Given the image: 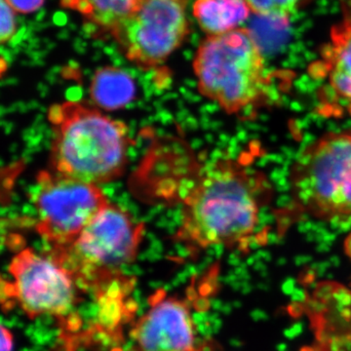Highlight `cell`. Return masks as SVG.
<instances>
[{
    "mask_svg": "<svg viewBox=\"0 0 351 351\" xmlns=\"http://www.w3.org/2000/svg\"><path fill=\"white\" fill-rule=\"evenodd\" d=\"M211 325L212 328H213L214 334H219L221 327H223V321H221V318H218V319L215 320L213 323H211Z\"/></svg>",
    "mask_w": 351,
    "mask_h": 351,
    "instance_id": "cell-28",
    "label": "cell"
},
{
    "mask_svg": "<svg viewBox=\"0 0 351 351\" xmlns=\"http://www.w3.org/2000/svg\"><path fill=\"white\" fill-rule=\"evenodd\" d=\"M276 351H285V350H289V346H288L287 343H278V345H277L276 346Z\"/></svg>",
    "mask_w": 351,
    "mask_h": 351,
    "instance_id": "cell-32",
    "label": "cell"
},
{
    "mask_svg": "<svg viewBox=\"0 0 351 351\" xmlns=\"http://www.w3.org/2000/svg\"><path fill=\"white\" fill-rule=\"evenodd\" d=\"M144 232V223L110 202L69 248L43 253L69 270L78 288L97 295L136 260Z\"/></svg>",
    "mask_w": 351,
    "mask_h": 351,
    "instance_id": "cell-5",
    "label": "cell"
},
{
    "mask_svg": "<svg viewBox=\"0 0 351 351\" xmlns=\"http://www.w3.org/2000/svg\"><path fill=\"white\" fill-rule=\"evenodd\" d=\"M250 12L246 0H195L193 4V15L208 36L237 29Z\"/></svg>",
    "mask_w": 351,
    "mask_h": 351,
    "instance_id": "cell-12",
    "label": "cell"
},
{
    "mask_svg": "<svg viewBox=\"0 0 351 351\" xmlns=\"http://www.w3.org/2000/svg\"><path fill=\"white\" fill-rule=\"evenodd\" d=\"M0 330H1V351H12V335L4 326H1Z\"/></svg>",
    "mask_w": 351,
    "mask_h": 351,
    "instance_id": "cell-21",
    "label": "cell"
},
{
    "mask_svg": "<svg viewBox=\"0 0 351 351\" xmlns=\"http://www.w3.org/2000/svg\"><path fill=\"white\" fill-rule=\"evenodd\" d=\"M66 325H68V328L71 331H77L80 326H82V319H80L77 313H71L69 315V319L66 320Z\"/></svg>",
    "mask_w": 351,
    "mask_h": 351,
    "instance_id": "cell-23",
    "label": "cell"
},
{
    "mask_svg": "<svg viewBox=\"0 0 351 351\" xmlns=\"http://www.w3.org/2000/svg\"><path fill=\"white\" fill-rule=\"evenodd\" d=\"M193 69L201 95L228 114L250 112L269 97L265 60L255 36L244 27L208 36L196 51Z\"/></svg>",
    "mask_w": 351,
    "mask_h": 351,
    "instance_id": "cell-3",
    "label": "cell"
},
{
    "mask_svg": "<svg viewBox=\"0 0 351 351\" xmlns=\"http://www.w3.org/2000/svg\"><path fill=\"white\" fill-rule=\"evenodd\" d=\"M309 71L314 78L326 82L321 94V112L351 117V17L332 27L319 61Z\"/></svg>",
    "mask_w": 351,
    "mask_h": 351,
    "instance_id": "cell-9",
    "label": "cell"
},
{
    "mask_svg": "<svg viewBox=\"0 0 351 351\" xmlns=\"http://www.w3.org/2000/svg\"><path fill=\"white\" fill-rule=\"evenodd\" d=\"M110 201L100 186L41 171L34 193L36 230L46 244L44 252L69 248Z\"/></svg>",
    "mask_w": 351,
    "mask_h": 351,
    "instance_id": "cell-6",
    "label": "cell"
},
{
    "mask_svg": "<svg viewBox=\"0 0 351 351\" xmlns=\"http://www.w3.org/2000/svg\"><path fill=\"white\" fill-rule=\"evenodd\" d=\"M221 313L225 314V315H230L232 313V306L230 304H225L221 308Z\"/></svg>",
    "mask_w": 351,
    "mask_h": 351,
    "instance_id": "cell-31",
    "label": "cell"
},
{
    "mask_svg": "<svg viewBox=\"0 0 351 351\" xmlns=\"http://www.w3.org/2000/svg\"><path fill=\"white\" fill-rule=\"evenodd\" d=\"M285 351H290V350H285Z\"/></svg>",
    "mask_w": 351,
    "mask_h": 351,
    "instance_id": "cell-36",
    "label": "cell"
},
{
    "mask_svg": "<svg viewBox=\"0 0 351 351\" xmlns=\"http://www.w3.org/2000/svg\"><path fill=\"white\" fill-rule=\"evenodd\" d=\"M188 0H141L110 32L129 61L142 68L164 63L189 32Z\"/></svg>",
    "mask_w": 351,
    "mask_h": 351,
    "instance_id": "cell-7",
    "label": "cell"
},
{
    "mask_svg": "<svg viewBox=\"0 0 351 351\" xmlns=\"http://www.w3.org/2000/svg\"><path fill=\"white\" fill-rule=\"evenodd\" d=\"M186 302L162 300L136 328L143 351H195V330Z\"/></svg>",
    "mask_w": 351,
    "mask_h": 351,
    "instance_id": "cell-10",
    "label": "cell"
},
{
    "mask_svg": "<svg viewBox=\"0 0 351 351\" xmlns=\"http://www.w3.org/2000/svg\"><path fill=\"white\" fill-rule=\"evenodd\" d=\"M233 306H234L235 308H240V307L242 306V304H241V302H233Z\"/></svg>",
    "mask_w": 351,
    "mask_h": 351,
    "instance_id": "cell-33",
    "label": "cell"
},
{
    "mask_svg": "<svg viewBox=\"0 0 351 351\" xmlns=\"http://www.w3.org/2000/svg\"><path fill=\"white\" fill-rule=\"evenodd\" d=\"M306 304V308L308 309L311 313H325V311H326L328 309L327 302L320 301V300L316 299V298L313 300H307Z\"/></svg>",
    "mask_w": 351,
    "mask_h": 351,
    "instance_id": "cell-20",
    "label": "cell"
},
{
    "mask_svg": "<svg viewBox=\"0 0 351 351\" xmlns=\"http://www.w3.org/2000/svg\"><path fill=\"white\" fill-rule=\"evenodd\" d=\"M250 317L254 322H265V321L269 319V314L265 313V311H262V309H254V311H252Z\"/></svg>",
    "mask_w": 351,
    "mask_h": 351,
    "instance_id": "cell-24",
    "label": "cell"
},
{
    "mask_svg": "<svg viewBox=\"0 0 351 351\" xmlns=\"http://www.w3.org/2000/svg\"><path fill=\"white\" fill-rule=\"evenodd\" d=\"M270 196L263 173L242 159H217L200 170L182 201L175 239L195 250L215 246L247 250Z\"/></svg>",
    "mask_w": 351,
    "mask_h": 351,
    "instance_id": "cell-1",
    "label": "cell"
},
{
    "mask_svg": "<svg viewBox=\"0 0 351 351\" xmlns=\"http://www.w3.org/2000/svg\"><path fill=\"white\" fill-rule=\"evenodd\" d=\"M210 306H211V302L207 300L206 298H199L195 302V309L199 313L209 311Z\"/></svg>",
    "mask_w": 351,
    "mask_h": 351,
    "instance_id": "cell-25",
    "label": "cell"
},
{
    "mask_svg": "<svg viewBox=\"0 0 351 351\" xmlns=\"http://www.w3.org/2000/svg\"><path fill=\"white\" fill-rule=\"evenodd\" d=\"M15 10L7 3L6 0H1V29H0V41L2 44L9 43L17 32Z\"/></svg>",
    "mask_w": 351,
    "mask_h": 351,
    "instance_id": "cell-16",
    "label": "cell"
},
{
    "mask_svg": "<svg viewBox=\"0 0 351 351\" xmlns=\"http://www.w3.org/2000/svg\"><path fill=\"white\" fill-rule=\"evenodd\" d=\"M141 0H62L64 8L76 11L95 27L112 32Z\"/></svg>",
    "mask_w": 351,
    "mask_h": 351,
    "instance_id": "cell-13",
    "label": "cell"
},
{
    "mask_svg": "<svg viewBox=\"0 0 351 351\" xmlns=\"http://www.w3.org/2000/svg\"><path fill=\"white\" fill-rule=\"evenodd\" d=\"M14 297L31 317L38 314L66 315L75 302V277L54 258L34 249L20 251L8 267Z\"/></svg>",
    "mask_w": 351,
    "mask_h": 351,
    "instance_id": "cell-8",
    "label": "cell"
},
{
    "mask_svg": "<svg viewBox=\"0 0 351 351\" xmlns=\"http://www.w3.org/2000/svg\"><path fill=\"white\" fill-rule=\"evenodd\" d=\"M332 302L336 306L351 307V292L343 286L335 285Z\"/></svg>",
    "mask_w": 351,
    "mask_h": 351,
    "instance_id": "cell-18",
    "label": "cell"
},
{
    "mask_svg": "<svg viewBox=\"0 0 351 351\" xmlns=\"http://www.w3.org/2000/svg\"><path fill=\"white\" fill-rule=\"evenodd\" d=\"M288 313L292 316L293 318H300L304 314V304H300V302H292L288 306Z\"/></svg>",
    "mask_w": 351,
    "mask_h": 351,
    "instance_id": "cell-22",
    "label": "cell"
},
{
    "mask_svg": "<svg viewBox=\"0 0 351 351\" xmlns=\"http://www.w3.org/2000/svg\"><path fill=\"white\" fill-rule=\"evenodd\" d=\"M137 302L133 301V300H128V301H127L125 304H124V311H127V313H135V311H137Z\"/></svg>",
    "mask_w": 351,
    "mask_h": 351,
    "instance_id": "cell-27",
    "label": "cell"
},
{
    "mask_svg": "<svg viewBox=\"0 0 351 351\" xmlns=\"http://www.w3.org/2000/svg\"><path fill=\"white\" fill-rule=\"evenodd\" d=\"M136 84L133 77L117 66L97 69L90 83V97L101 110H122L135 99Z\"/></svg>",
    "mask_w": 351,
    "mask_h": 351,
    "instance_id": "cell-11",
    "label": "cell"
},
{
    "mask_svg": "<svg viewBox=\"0 0 351 351\" xmlns=\"http://www.w3.org/2000/svg\"><path fill=\"white\" fill-rule=\"evenodd\" d=\"M113 351H121V350H113Z\"/></svg>",
    "mask_w": 351,
    "mask_h": 351,
    "instance_id": "cell-35",
    "label": "cell"
},
{
    "mask_svg": "<svg viewBox=\"0 0 351 351\" xmlns=\"http://www.w3.org/2000/svg\"><path fill=\"white\" fill-rule=\"evenodd\" d=\"M122 299L112 300L107 304L101 306L99 313V322L105 329L112 330L119 324V320L123 315L124 304H122Z\"/></svg>",
    "mask_w": 351,
    "mask_h": 351,
    "instance_id": "cell-15",
    "label": "cell"
},
{
    "mask_svg": "<svg viewBox=\"0 0 351 351\" xmlns=\"http://www.w3.org/2000/svg\"><path fill=\"white\" fill-rule=\"evenodd\" d=\"M304 323L302 321H297V322L293 323L290 327H288L287 329L284 330L283 335L286 339H295L298 338V337L301 336L302 332H304Z\"/></svg>",
    "mask_w": 351,
    "mask_h": 351,
    "instance_id": "cell-19",
    "label": "cell"
},
{
    "mask_svg": "<svg viewBox=\"0 0 351 351\" xmlns=\"http://www.w3.org/2000/svg\"><path fill=\"white\" fill-rule=\"evenodd\" d=\"M211 306L212 308L214 309V311H221V302L218 301V300H211Z\"/></svg>",
    "mask_w": 351,
    "mask_h": 351,
    "instance_id": "cell-30",
    "label": "cell"
},
{
    "mask_svg": "<svg viewBox=\"0 0 351 351\" xmlns=\"http://www.w3.org/2000/svg\"><path fill=\"white\" fill-rule=\"evenodd\" d=\"M289 178L290 219L350 221L351 130L325 134L306 145L295 157Z\"/></svg>",
    "mask_w": 351,
    "mask_h": 351,
    "instance_id": "cell-4",
    "label": "cell"
},
{
    "mask_svg": "<svg viewBox=\"0 0 351 351\" xmlns=\"http://www.w3.org/2000/svg\"><path fill=\"white\" fill-rule=\"evenodd\" d=\"M302 351H316V350H314L313 348H302Z\"/></svg>",
    "mask_w": 351,
    "mask_h": 351,
    "instance_id": "cell-34",
    "label": "cell"
},
{
    "mask_svg": "<svg viewBox=\"0 0 351 351\" xmlns=\"http://www.w3.org/2000/svg\"><path fill=\"white\" fill-rule=\"evenodd\" d=\"M6 2L16 12L29 14L39 10L45 0H6Z\"/></svg>",
    "mask_w": 351,
    "mask_h": 351,
    "instance_id": "cell-17",
    "label": "cell"
},
{
    "mask_svg": "<svg viewBox=\"0 0 351 351\" xmlns=\"http://www.w3.org/2000/svg\"><path fill=\"white\" fill-rule=\"evenodd\" d=\"M292 302H300V304H306L307 300H308V295L304 290H297L293 293L292 298H291Z\"/></svg>",
    "mask_w": 351,
    "mask_h": 351,
    "instance_id": "cell-26",
    "label": "cell"
},
{
    "mask_svg": "<svg viewBox=\"0 0 351 351\" xmlns=\"http://www.w3.org/2000/svg\"><path fill=\"white\" fill-rule=\"evenodd\" d=\"M47 119L52 129L51 171L97 186L125 172L133 145L125 123L73 101L51 106Z\"/></svg>",
    "mask_w": 351,
    "mask_h": 351,
    "instance_id": "cell-2",
    "label": "cell"
},
{
    "mask_svg": "<svg viewBox=\"0 0 351 351\" xmlns=\"http://www.w3.org/2000/svg\"><path fill=\"white\" fill-rule=\"evenodd\" d=\"M230 345L234 348H240L244 346L243 341L239 338H232L230 339Z\"/></svg>",
    "mask_w": 351,
    "mask_h": 351,
    "instance_id": "cell-29",
    "label": "cell"
},
{
    "mask_svg": "<svg viewBox=\"0 0 351 351\" xmlns=\"http://www.w3.org/2000/svg\"><path fill=\"white\" fill-rule=\"evenodd\" d=\"M251 11L262 17L288 21L306 0H246Z\"/></svg>",
    "mask_w": 351,
    "mask_h": 351,
    "instance_id": "cell-14",
    "label": "cell"
}]
</instances>
